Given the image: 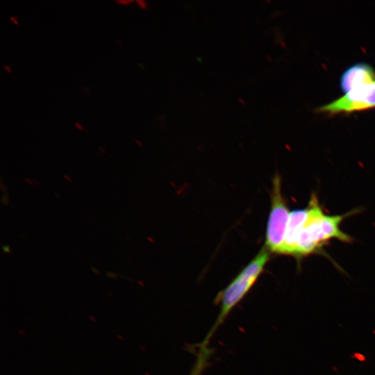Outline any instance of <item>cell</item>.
<instances>
[{
	"label": "cell",
	"instance_id": "obj_10",
	"mask_svg": "<svg viewBox=\"0 0 375 375\" xmlns=\"http://www.w3.org/2000/svg\"><path fill=\"white\" fill-rule=\"evenodd\" d=\"M74 125L78 129H79L81 131H86L85 127L83 126H82L80 123L77 122H76L74 123Z\"/></svg>",
	"mask_w": 375,
	"mask_h": 375
},
{
	"label": "cell",
	"instance_id": "obj_3",
	"mask_svg": "<svg viewBox=\"0 0 375 375\" xmlns=\"http://www.w3.org/2000/svg\"><path fill=\"white\" fill-rule=\"evenodd\" d=\"M290 212L281 191V178L276 174L272 180L271 209L267 219L265 247L279 254L283 244Z\"/></svg>",
	"mask_w": 375,
	"mask_h": 375
},
{
	"label": "cell",
	"instance_id": "obj_4",
	"mask_svg": "<svg viewBox=\"0 0 375 375\" xmlns=\"http://www.w3.org/2000/svg\"><path fill=\"white\" fill-rule=\"evenodd\" d=\"M375 107V81L352 88L342 97L319 108L329 114L350 112Z\"/></svg>",
	"mask_w": 375,
	"mask_h": 375
},
{
	"label": "cell",
	"instance_id": "obj_2",
	"mask_svg": "<svg viewBox=\"0 0 375 375\" xmlns=\"http://www.w3.org/2000/svg\"><path fill=\"white\" fill-rule=\"evenodd\" d=\"M269 253L270 252L264 246L229 284L217 295L216 301L219 305L218 315L199 347H208L209 342L215 331L258 279L269 259Z\"/></svg>",
	"mask_w": 375,
	"mask_h": 375
},
{
	"label": "cell",
	"instance_id": "obj_15",
	"mask_svg": "<svg viewBox=\"0 0 375 375\" xmlns=\"http://www.w3.org/2000/svg\"><path fill=\"white\" fill-rule=\"evenodd\" d=\"M116 41H117L120 45H122V42H119L117 39H116Z\"/></svg>",
	"mask_w": 375,
	"mask_h": 375
},
{
	"label": "cell",
	"instance_id": "obj_11",
	"mask_svg": "<svg viewBox=\"0 0 375 375\" xmlns=\"http://www.w3.org/2000/svg\"><path fill=\"white\" fill-rule=\"evenodd\" d=\"M3 68L9 73H12L11 66L8 65H3Z\"/></svg>",
	"mask_w": 375,
	"mask_h": 375
},
{
	"label": "cell",
	"instance_id": "obj_1",
	"mask_svg": "<svg viewBox=\"0 0 375 375\" xmlns=\"http://www.w3.org/2000/svg\"><path fill=\"white\" fill-rule=\"evenodd\" d=\"M356 212L355 210L340 215H326L317 197L312 194L306 208L290 212L279 254L292 256L301 260L321 251L332 239L343 242H351V237L344 233L340 225L346 217Z\"/></svg>",
	"mask_w": 375,
	"mask_h": 375
},
{
	"label": "cell",
	"instance_id": "obj_14",
	"mask_svg": "<svg viewBox=\"0 0 375 375\" xmlns=\"http://www.w3.org/2000/svg\"><path fill=\"white\" fill-rule=\"evenodd\" d=\"M99 149L102 151L103 153H105V151H103V149L101 148V147H99Z\"/></svg>",
	"mask_w": 375,
	"mask_h": 375
},
{
	"label": "cell",
	"instance_id": "obj_5",
	"mask_svg": "<svg viewBox=\"0 0 375 375\" xmlns=\"http://www.w3.org/2000/svg\"><path fill=\"white\" fill-rule=\"evenodd\" d=\"M375 81V72L368 64L356 63L347 69L341 76L340 86L344 93L362 84Z\"/></svg>",
	"mask_w": 375,
	"mask_h": 375
},
{
	"label": "cell",
	"instance_id": "obj_7",
	"mask_svg": "<svg viewBox=\"0 0 375 375\" xmlns=\"http://www.w3.org/2000/svg\"><path fill=\"white\" fill-rule=\"evenodd\" d=\"M135 2L138 3V6L142 9H147L148 7V3L147 1L135 0Z\"/></svg>",
	"mask_w": 375,
	"mask_h": 375
},
{
	"label": "cell",
	"instance_id": "obj_13",
	"mask_svg": "<svg viewBox=\"0 0 375 375\" xmlns=\"http://www.w3.org/2000/svg\"><path fill=\"white\" fill-rule=\"evenodd\" d=\"M238 100H239V101H240L242 105L245 104V102L243 101L242 99L239 98Z\"/></svg>",
	"mask_w": 375,
	"mask_h": 375
},
{
	"label": "cell",
	"instance_id": "obj_6",
	"mask_svg": "<svg viewBox=\"0 0 375 375\" xmlns=\"http://www.w3.org/2000/svg\"><path fill=\"white\" fill-rule=\"evenodd\" d=\"M209 348L199 349L197 358L190 375H201L206 367L210 356Z\"/></svg>",
	"mask_w": 375,
	"mask_h": 375
},
{
	"label": "cell",
	"instance_id": "obj_12",
	"mask_svg": "<svg viewBox=\"0 0 375 375\" xmlns=\"http://www.w3.org/2000/svg\"><path fill=\"white\" fill-rule=\"evenodd\" d=\"M10 19L13 23H15V24H18L17 17L10 15Z\"/></svg>",
	"mask_w": 375,
	"mask_h": 375
},
{
	"label": "cell",
	"instance_id": "obj_8",
	"mask_svg": "<svg viewBox=\"0 0 375 375\" xmlns=\"http://www.w3.org/2000/svg\"><path fill=\"white\" fill-rule=\"evenodd\" d=\"M133 1V0H115V3H120L124 6L131 3Z\"/></svg>",
	"mask_w": 375,
	"mask_h": 375
},
{
	"label": "cell",
	"instance_id": "obj_9",
	"mask_svg": "<svg viewBox=\"0 0 375 375\" xmlns=\"http://www.w3.org/2000/svg\"><path fill=\"white\" fill-rule=\"evenodd\" d=\"M2 250H3V252L7 253H11V250H10V247L8 245H3L2 247Z\"/></svg>",
	"mask_w": 375,
	"mask_h": 375
}]
</instances>
